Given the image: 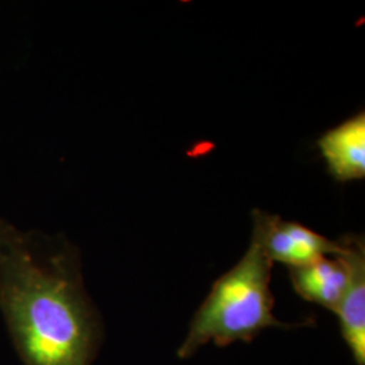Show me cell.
I'll return each instance as SVG.
<instances>
[{
  "label": "cell",
  "instance_id": "6da1fadb",
  "mask_svg": "<svg viewBox=\"0 0 365 365\" xmlns=\"http://www.w3.org/2000/svg\"><path fill=\"white\" fill-rule=\"evenodd\" d=\"M0 310L24 365H92L103 336L63 235L24 232L0 217Z\"/></svg>",
  "mask_w": 365,
  "mask_h": 365
},
{
  "label": "cell",
  "instance_id": "7a4b0ae2",
  "mask_svg": "<svg viewBox=\"0 0 365 365\" xmlns=\"http://www.w3.org/2000/svg\"><path fill=\"white\" fill-rule=\"evenodd\" d=\"M271 269L272 261L264 248L260 226L253 221L248 250L212 284L196 310L178 357L190 359L207 344L223 348L237 341L250 342L268 327H294L274 315Z\"/></svg>",
  "mask_w": 365,
  "mask_h": 365
},
{
  "label": "cell",
  "instance_id": "3957f363",
  "mask_svg": "<svg viewBox=\"0 0 365 365\" xmlns=\"http://www.w3.org/2000/svg\"><path fill=\"white\" fill-rule=\"evenodd\" d=\"M253 221L260 226L269 260L282 262L289 269L309 265L339 252V240L331 241L298 222L283 221L280 217L260 210L253 211Z\"/></svg>",
  "mask_w": 365,
  "mask_h": 365
},
{
  "label": "cell",
  "instance_id": "277c9868",
  "mask_svg": "<svg viewBox=\"0 0 365 365\" xmlns=\"http://www.w3.org/2000/svg\"><path fill=\"white\" fill-rule=\"evenodd\" d=\"M339 255L349 268V284L336 314L341 336L356 365H365V244L363 235L339 238Z\"/></svg>",
  "mask_w": 365,
  "mask_h": 365
},
{
  "label": "cell",
  "instance_id": "5b68a950",
  "mask_svg": "<svg viewBox=\"0 0 365 365\" xmlns=\"http://www.w3.org/2000/svg\"><path fill=\"white\" fill-rule=\"evenodd\" d=\"M318 146L330 175L339 182L365 178V114L361 111L327 131Z\"/></svg>",
  "mask_w": 365,
  "mask_h": 365
},
{
  "label": "cell",
  "instance_id": "8992f818",
  "mask_svg": "<svg viewBox=\"0 0 365 365\" xmlns=\"http://www.w3.org/2000/svg\"><path fill=\"white\" fill-rule=\"evenodd\" d=\"M289 277L300 298L336 313L349 284V268L346 261L334 255L289 269Z\"/></svg>",
  "mask_w": 365,
  "mask_h": 365
}]
</instances>
